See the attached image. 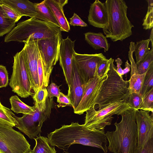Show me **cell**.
Here are the masks:
<instances>
[{"label":"cell","instance_id":"1","mask_svg":"<svg viewBox=\"0 0 153 153\" xmlns=\"http://www.w3.org/2000/svg\"><path fill=\"white\" fill-rule=\"evenodd\" d=\"M105 134L104 131L92 130L84 124L73 122L50 132L47 138L50 146H56L65 153H69L70 147L75 144L99 148L107 153L108 141Z\"/></svg>","mask_w":153,"mask_h":153},{"label":"cell","instance_id":"2","mask_svg":"<svg viewBox=\"0 0 153 153\" xmlns=\"http://www.w3.org/2000/svg\"><path fill=\"white\" fill-rule=\"evenodd\" d=\"M137 110L131 108L121 115L122 119L114 123L115 131L105 134L108 142L109 151L113 153H134L137 148V128L135 114Z\"/></svg>","mask_w":153,"mask_h":153},{"label":"cell","instance_id":"3","mask_svg":"<svg viewBox=\"0 0 153 153\" xmlns=\"http://www.w3.org/2000/svg\"><path fill=\"white\" fill-rule=\"evenodd\" d=\"M61 33L60 27L35 18L21 22L4 38V42L37 41L56 36Z\"/></svg>","mask_w":153,"mask_h":153},{"label":"cell","instance_id":"4","mask_svg":"<svg viewBox=\"0 0 153 153\" xmlns=\"http://www.w3.org/2000/svg\"><path fill=\"white\" fill-rule=\"evenodd\" d=\"M104 3L108 17V25L102 29L105 37L122 41L132 35L134 27L127 16L128 6L123 0H106Z\"/></svg>","mask_w":153,"mask_h":153},{"label":"cell","instance_id":"5","mask_svg":"<svg viewBox=\"0 0 153 153\" xmlns=\"http://www.w3.org/2000/svg\"><path fill=\"white\" fill-rule=\"evenodd\" d=\"M114 62L112 59L107 76L102 84L94 105H98L99 109L122 100L126 102L128 98L129 81L124 80L118 75Z\"/></svg>","mask_w":153,"mask_h":153},{"label":"cell","instance_id":"6","mask_svg":"<svg viewBox=\"0 0 153 153\" xmlns=\"http://www.w3.org/2000/svg\"><path fill=\"white\" fill-rule=\"evenodd\" d=\"M131 108L123 100L111 103L96 111L94 107L87 111L84 126L94 130L104 131L105 127L111 125L114 115H121L125 111Z\"/></svg>","mask_w":153,"mask_h":153},{"label":"cell","instance_id":"7","mask_svg":"<svg viewBox=\"0 0 153 153\" xmlns=\"http://www.w3.org/2000/svg\"><path fill=\"white\" fill-rule=\"evenodd\" d=\"M62 39L61 33L55 37L37 41L42 62L45 87L48 86L53 66L59 60Z\"/></svg>","mask_w":153,"mask_h":153},{"label":"cell","instance_id":"8","mask_svg":"<svg viewBox=\"0 0 153 153\" xmlns=\"http://www.w3.org/2000/svg\"><path fill=\"white\" fill-rule=\"evenodd\" d=\"M13 71L9 85L13 92L22 98L32 95V89L27 71L24 49L13 56Z\"/></svg>","mask_w":153,"mask_h":153},{"label":"cell","instance_id":"9","mask_svg":"<svg viewBox=\"0 0 153 153\" xmlns=\"http://www.w3.org/2000/svg\"><path fill=\"white\" fill-rule=\"evenodd\" d=\"M53 103V98L47 99L45 109L40 111L36 107L34 112L31 114H24L17 117L18 124L16 127L27 135L30 139H34L42 132L43 123L49 118Z\"/></svg>","mask_w":153,"mask_h":153},{"label":"cell","instance_id":"10","mask_svg":"<svg viewBox=\"0 0 153 153\" xmlns=\"http://www.w3.org/2000/svg\"><path fill=\"white\" fill-rule=\"evenodd\" d=\"M0 150L4 153H28L30 145L20 132L0 124Z\"/></svg>","mask_w":153,"mask_h":153},{"label":"cell","instance_id":"11","mask_svg":"<svg viewBox=\"0 0 153 153\" xmlns=\"http://www.w3.org/2000/svg\"><path fill=\"white\" fill-rule=\"evenodd\" d=\"M73 57L79 74L85 84L94 76L100 63L107 59L102 53L81 54L75 52Z\"/></svg>","mask_w":153,"mask_h":153},{"label":"cell","instance_id":"12","mask_svg":"<svg viewBox=\"0 0 153 153\" xmlns=\"http://www.w3.org/2000/svg\"><path fill=\"white\" fill-rule=\"evenodd\" d=\"M97 71L94 76L85 84L82 99L74 110L75 114H82L91 108L94 107V105L102 84L107 76L106 75L99 77Z\"/></svg>","mask_w":153,"mask_h":153},{"label":"cell","instance_id":"13","mask_svg":"<svg viewBox=\"0 0 153 153\" xmlns=\"http://www.w3.org/2000/svg\"><path fill=\"white\" fill-rule=\"evenodd\" d=\"M25 59L32 89L34 93L39 89L38 61L39 55L37 41L27 40L24 42Z\"/></svg>","mask_w":153,"mask_h":153},{"label":"cell","instance_id":"14","mask_svg":"<svg viewBox=\"0 0 153 153\" xmlns=\"http://www.w3.org/2000/svg\"><path fill=\"white\" fill-rule=\"evenodd\" d=\"M137 110L135 114L137 128V149H141L150 139L153 138V113Z\"/></svg>","mask_w":153,"mask_h":153},{"label":"cell","instance_id":"15","mask_svg":"<svg viewBox=\"0 0 153 153\" xmlns=\"http://www.w3.org/2000/svg\"><path fill=\"white\" fill-rule=\"evenodd\" d=\"M75 40L72 41L68 36L62 39L60 50L59 60L65 81L69 88L71 79L73 54Z\"/></svg>","mask_w":153,"mask_h":153},{"label":"cell","instance_id":"16","mask_svg":"<svg viewBox=\"0 0 153 153\" xmlns=\"http://www.w3.org/2000/svg\"><path fill=\"white\" fill-rule=\"evenodd\" d=\"M72 70L71 81L67 95L74 110L81 101L85 84L78 71L74 60L73 57Z\"/></svg>","mask_w":153,"mask_h":153},{"label":"cell","instance_id":"17","mask_svg":"<svg viewBox=\"0 0 153 153\" xmlns=\"http://www.w3.org/2000/svg\"><path fill=\"white\" fill-rule=\"evenodd\" d=\"M88 21L93 26L105 28L108 23V13L104 3L96 0L91 5L88 16Z\"/></svg>","mask_w":153,"mask_h":153},{"label":"cell","instance_id":"18","mask_svg":"<svg viewBox=\"0 0 153 153\" xmlns=\"http://www.w3.org/2000/svg\"><path fill=\"white\" fill-rule=\"evenodd\" d=\"M0 1L13 8L22 17L23 16H28L30 18H35L47 22L37 10L35 3L28 0H0Z\"/></svg>","mask_w":153,"mask_h":153},{"label":"cell","instance_id":"19","mask_svg":"<svg viewBox=\"0 0 153 153\" xmlns=\"http://www.w3.org/2000/svg\"><path fill=\"white\" fill-rule=\"evenodd\" d=\"M135 43L130 42L128 57L131 63V72L128 88V93H136L140 94L143 85L146 73L143 74H140L137 71L136 65L133 57L134 51Z\"/></svg>","mask_w":153,"mask_h":153},{"label":"cell","instance_id":"20","mask_svg":"<svg viewBox=\"0 0 153 153\" xmlns=\"http://www.w3.org/2000/svg\"><path fill=\"white\" fill-rule=\"evenodd\" d=\"M59 25L61 31L68 32L70 30L69 22L65 15L63 7L68 3L67 0H45Z\"/></svg>","mask_w":153,"mask_h":153},{"label":"cell","instance_id":"21","mask_svg":"<svg viewBox=\"0 0 153 153\" xmlns=\"http://www.w3.org/2000/svg\"><path fill=\"white\" fill-rule=\"evenodd\" d=\"M84 34L85 40L94 49L104 48L105 52L108 50L110 45L102 33L89 32Z\"/></svg>","mask_w":153,"mask_h":153},{"label":"cell","instance_id":"22","mask_svg":"<svg viewBox=\"0 0 153 153\" xmlns=\"http://www.w3.org/2000/svg\"><path fill=\"white\" fill-rule=\"evenodd\" d=\"M9 101L11 105V110L16 114H31L34 112L36 108L35 105L33 106L27 105L16 95L11 96Z\"/></svg>","mask_w":153,"mask_h":153},{"label":"cell","instance_id":"23","mask_svg":"<svg viewBox=\"0 0 153 153\" xmlns=\"http://www.w3.org/2000/svg\"><path fill=\"white\" fill-rule=\"evenodd\" d=\"M17 117L10 109L4 106L0 101V124L15 127L18 124Z\"/></svg>","mask_w":153,"mask_h":153},{"label":"cell","instance_id":"24","mask_svg":"<svg viewBox=\"0 0 153 153\" xmlns=\"http://www.w3.org/2000/svg\"><path fill=\"white\" fill-rule=\"evenodd\" d=\"M36 142L33 151V153H56L54 146L50 145L47 138L39 134L34 139Z\"/></svg>","mask_w":153,"mask_h":153},{"label":"cell","instance_id":"25","mask_svg":"<svg viewBox=\"0 0 153 153\" xmlns=\"http://www.w3.org/2000/svg\"><path fill=\"white\" fill-rule=\"evenodd\" d=\"M150 40L149 39L142 40L137 42L135 45L134 54L136 62L138 64L142 60L150 50L149 48Z\"/></svg>","mask_w":153,"mask_h":153},{"label":"cell","instance_id":"26","mask_svg":"<svg viewBox=\"0 0 153 153\" xmlns=\"http://www.w3.org/2000/svg\"><path fill=\"white\" fill-rule=\"evenodd\" d=\"M35 7L39 13L46 20L47 22L60 27L53 13L45 3V0L40 3H35Z\"/></svg>","mask_w":153,"mask_h":153},{"label":"cell","instance_id":"27","mask_svg":"<svg viewBox=\"0 0 153 153\" xmlns=\"http://www.w3.org/2000/svg\"><path fill=\"white\" fill-rule=\"evenodd\" d=\"M48 98V91L46 87L43 86L35 93L33 97L36 107L40 111L44 110L46 106Z\"/></svg>","mask_w":153,"mask_h":153},{"label":"cell","instance_id":"28","mask_svg":"<svg viewBox=\"0 0 153 153\" xmlns=\"http://www.w3.org/2000/svg\"><path fill=\"white\" fill-rule=\"evenodd\" d=\"M16 23L5 16L0 6V37L10 32L15 27Z\"/></svg>","mask_w":153,"mask_h":153},{"label":"cell","instance_id":"29","mask_svg":"<svg viewBox=\"0 0 153 153\" xmlns=\"http://www.w3.org/2000/svg\"><path fill=\"white\" fill-rule=\"evenodd\" d=\"M153 88V64L146 73L140 94L142 98L150 90Z\"/></svg>","mask_w":153,"mask_h":153},{"label":"cell","instance_id":"30","mask_svg":"<svg viewBox=\"0 0 153 153\" xmlns=\"http://www.w3.org/2000/svg\"><path fill=\"white\" fill-rule=\"evenodd\" d=\"M153 64V48L141 61L136 64L137 68L140 74L145 73L150 66Z\"/></svg>","mask_w":153,"mask_h":153},{"label":"cell","instance_id":"31","mask_svg":"<svg viewBox=\"0 0 153 153\" xmlns=\"http://www.w3.org/2000/svg\"><path fill=\"white\" fill-rule=\"evenodd\" d=\"M148 9L147 13L143 19L142 25L145 30L150 29L153 27V0H148Z\"/></svg>","mask_w":153,"mask_h":153},{"label":"cell","instance_id":"32","mask_svg":"<svg viewBox=\"0 0 153 153\" xmlns=\"http://www.w3.org/2000/svg\"><path fill=\"white\" fill-rule=\"evenodd\" d=\"M126 102L131 108L139 110L142 105L143 98L139 94L132 93L129 94Z\"/></svg>","mask_w":153,"mask_h":153},{"label":"cell","instance_id":"33","mask_svg":"<svg viewBox=\"0 0 153 153\" xmlns=\"http://www.w3.org/2000/svg\"><path fill=\"white\" fill-rule=\"evenodd\" d=\"M140 110L151 111L153 113V88L148 91L143 97Z\"/></svg>","mask_w":153,"mask_h":153},{"label":"cell","instance_id":"34","mask_svg":"<svg viewBox=\"0 0 153 153\" xmlns=\"http://www.w3.org/2000/svg\"><path fill=\"white\" fill-rule=\"evenodd\" d=\"M0 6L5 15L8 18L16 22L22 17L14 9L1 1Z\"/></svg>","mask_w":153,"mask_h":153},{"label":"cell","instance_id":"35","mask_svg":"<svg viewBox=\"0 0 153 153\" xmlns=\"http://www.w3.org/2000/svg\"><path fill=\"white\" fill-rule=\"evenodd\" d=\"M112 58L106 59L103 60L97 68V72L98 77L100 78L107 75L109 69L110 64Z\"/></svg>","mask_w":153,"mask_h":153},{"label":"cell","instance_id":"36","mask_svg":"<svg viewBox=\"0 0 153 153\" xmlns=\"http://www.w3.org/2000/svg\"><path fill=\"white\" fill-rule=\"evenodd\" d=\"M0 81L2 88L6 87L9 82L8 75L6 67L0 65Z\"/></svg>","mask_w":153,"mask_h":153},{"label":"cell","instance_id":"37","mask_svg":"<svg viewBox=\"0 0 153 153\" xmlns=\"http://www.w3.org/2000/svg\"><path fill=\"white\" fill-rule=\"evenodd\" d=\"M47 89L49 98L54 97H57L60 94V91L59 87L54 82H52L47 87Z\"/></svg>","mask_w":153,"mask_h":153},{"label":"cell","instance_id":"38","mask_svg":"<svg viewBox=\"0 0 153 153\" xmlns=\"http://www.w3.org/2000/svg\"><path fill=\"white\" fill-rule=\"evenodd\" d=\"M57 102L59 104L57 105L58 108L65 107L67 106H72L71 101L67 95L60 92V94L57 97Z\"/></svg>","mask_w":153,"mask_h":153},{"label":"cell","instance_id":"39","mask_svg":"<svg viewBox=\"0 0 153 153\" xmlns=\"http://www.w3.org/2000/svg\"><path fill=\"white\" fill-rule=\"evenodd\" d=\"M38 74L39 81V89L43 86H44L43 66L40 53L38 61Z\"/></svg>","mask_w":153,"mask_h":153},{"label":"cell","instance_id":"40","mask_svg":"<svg viewBox=\"0 0 153 153\" xmlns=\"http://www.w3.org/2000/svg\"><path fill=\"white\" fill-rule=\"evenodd\" d=\"M134 153H153V138L149 140L141 149H136Z\"/></svg>","mask_w":153,"mask_h":153},{"label":"cell","instance_id":"41","mask_svg":"<svg viewBox=\"0 0 153 153\" xmlns=\"http://www.w3.org/2000/svg\"><path fill=\"white\" fill-rule=\"evenodd\" d=\"M69 22L70 25L78 26L81 27H87V24L84 22L75 13H74L73 16L70 19Z\"/></svg>","mask_w":153,"mask_h":153},{"label":"cell","instance_id":"42","mask_svg":"<svg viewBox=\"0 0 153 153\" xmlns=\"http://www.w3.org/2000/svg\"><path fill=\"white\" fill-rule=\"evenodd\" d=\"M115 61L117 64V67H116L117 72L120 77H122V76L123 75V69L121 66L123 63L122 61L120 58H117L115 59Z\"/></svg>","mask_w":153,"mask_h":153},{"label":"cell","instance_id":"43","mask_svg":"<svg viewBox=\"0 0 153 153\" xmlns=\"http://www.w3.org/2000/svg\"><path fill=\"white\" fill-rule=\"evenodd\" d=\"M125 68L123 69V75L126 74L128 73L130 71L131 65H130L128 60L125 63Z\"/></svg>","mask_w":153,"mask_h":153},{"label":"cell","instance_id":"44","mask_svg":"<svg viewBox=\"0 0 153 153\" xmlns=\"http://www.w3.org/2000/svg\"><path fill=\"white\" fill-rule=\"evenodd\" d=\"M153 28L152 29L150 35L149 39L151 42L152 48H153Z\"/></svg>","mask_w":153,"mask_h":153},{"label":"cell","instance_id":"45","mask_svg":"<svg viewBox=\"0 0 153 153\" xmlns=\"http://www.w3.org/2000/svg\"><path fill=\"white\" fill-rule=\"evenodd\" d=\"M28 153H33V150L31 149L30 151Z\"/></svg>","mask_w":153,"mask_h":153},{"label":"cell","instance_id":"46","mask_svg":"<svg viewBox=\"0 0 153 153\" xmlns=\"http://www.w3.org/2000/svg\"><path fill=\"white\" fill-rule=\"evenodd\" d=\"M2 88V86H1V82H0V88Z\"/></svg>","mask_w":153,"mask_h":153},{"label":"cell","instance_id":"47","mask_svg":"<svg viewBox=\"0 0 153 153\" xmlns=\"http://www.w3.org/2000/svg\"><path fill=\"white\" fill-rule=\"evenodd\" d=\"M0 153H4L1 150H0Z\"/></svg>","mask_w":153,"mask_h":153}]
</instances>
